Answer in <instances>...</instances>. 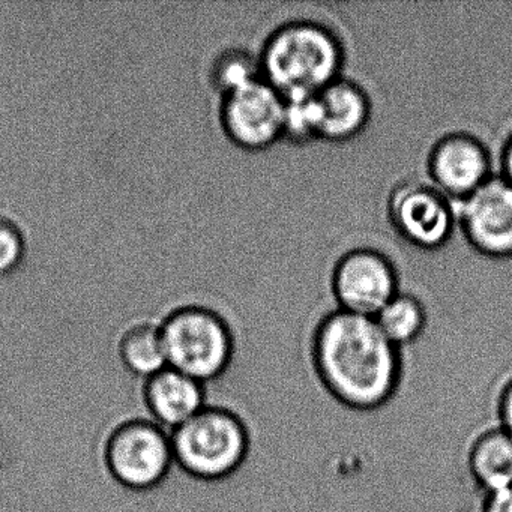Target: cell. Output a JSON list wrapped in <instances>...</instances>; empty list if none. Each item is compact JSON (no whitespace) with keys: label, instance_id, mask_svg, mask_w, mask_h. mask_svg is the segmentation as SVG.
<instances>
[{"label":"cell","instance_id":"1","mask_svg":"<svg viewBox=\"0 0 512 512\" xmlns=\"http://www.w3.org/2000/svg\"><path fill=\"white\" fill-rule=\"evenodd\" d=\"M308 358L326 394L356 412L382 409L403 382V350L371 317L341 310L323 314L311 329Z\"/></svg>","mask_w":512,"mask_h":512},{"label":"cell","instance_id":"2","mask_svg":"<svg viewBox=\"0 0 512 512\" xmlns=\"http://www.w3.org/2000/svg\"><path fill=\"white\" fill-rule=\"evenodd\" d=\"M260 73L284 101L317 97L343 77V44L319 20L292 13L266 38L260 49Z\"/></svg>","mask_w":512,"mask_h":512},{"label":"cell","instance_id":"3","mask_svg":"<svg viewBox=\"0 0 512 512\" xmlns=\"http://www.w3.org/2000/svg\"><path fill=\"white\" fill-rule=\"evenodd\" d=\"M175 464L194 481L215 485L235 476L253 446L250 425L238 410L209 403L170 431Z\"/></svg>","mask_w":512,"mask_h":512},{"label":"cell","instance_id":"4","mask_svg":"<svg viewBox=\"0 0 512 512\" xmlns=\"http://www.w3.org/2000/svg\"><path fill=\"white\" fill-rule=\"evenodd\" d=\"M167 365L206 386L227 376L238 350L235 328L211 305L184 304L161 319Z\"/></svg>","mask_w":512,"mask_h":512},{"label":"cell","instance_id":"5","mask_svg":"<svg viewBox=\"0 0 512 512\" xmlns=\"http://www.w3.org/2000/svg\"><path fill=\"white\" fill-rule=\"evenodd\" d=\"M104 463L113 481L131 491H148L175 467L170 431L149 419L119 425L107 440Z\"/></svg>","mask_w":512,"mask_h":512},{"label":"cell","instance_id":"6","mask_svg":"<svg viewBox=\"0 0 512 512\" xmlns=\"http://www.w3.org/2000/svg\"><path fill=\"white\" fill-rule=\"evenodd\" d=\"M386 215L394 232L421 250L443 247L458 226L455 203L418 179L394 182L386 199Z\"/></svg>","mask_w":512,"mask_h":512},{"label":"cell","instance_id":"7","mask_svg":"<svg viewBox=\"0 0 512 512\" xmlns=\"http://www.w3.org/2000/svg\"><path fill=\"white\" fill-rule=\"evenodd\" d=\"M284 107V98L260 79L220 98L218 127L236 148L263 151L283 139Z\"/></svg>","mask_w":512,"mask_h":512},{"label":"cell","instance_id":"8","mask_svg":"<svg viewBox=\"0 0 512 512\" xmlns=\"http://www.w3.org/2000/svg\"><path fill=\"white\" fill-rule=\"evenodd\" d=\"M331 286L337 310L371 319L400 292L397 269L371 248L344 253L335 263Z\"/></svg>","mask_w":512,"mask_h":512},{"label":"cell","instance_id":"9","mask_svg":"<svg viewBox=\"0 0 512 512\" xmlns=\"http://www.w3.org/2000/svg\"><path fill=\"white\" fill-rule=\"evenodd\" d=\"M455 212L464 238L479 254L512 259V185L502 176H493L455 203Z\"/></svg>","mask_w":512,"mask_h":512},{"label":"cell","instance_id":"10","mask_svg":"<svg viewBox=\"0 0 512 512\" xmlns=\"http://www.w3.org/2000/svg\"><path fill=\"white\" fill-rule=\"evenodd\" d=\"M497 175L493 151L479 137L451 133L437 140L428 157L431 187L457 203Z\"/></svg>","mask_w":512,"mask_h":512},{"label":"cell","instance_id":"11","mask_svg":"<svg viewBox=\"0 0 512 512\" xmlns=\"http://www.w3.org/2000/svg\"><path fill=\"white\" fill-rule=\"evenodd\" d=\"M208 401L205 383L170 367L145 382V403L149 415L169 431L197 415L208 406Z\"/></svg>","mask_w":512,"mask_h":512},{"label":"cell","instance_id":"12","mask_svg":"<svg viewBox=\"0 0 512 512\" xmlns=\"http://www.w3.org/2000/svg\"><path fill=\"white\" fill-rule=\"evenodd\" d=\"M320 107V140L343 143L367 128L373 113L371 100L361 85L340 77L317 95Z\"/></svg>","mask_w":512,"mask_h":512},{"label":"cell","instance_id":"13","mask_svg":"<svg viewBox=\"0 0 512 512\" xmlns=\"http://www.w3.org/2000/svg\"><path fill=\"white\" fill-rule=\"evenodd\" d=\"M466 467L482 494L512 487V436L497 425L476 433L467 445Z\"/></svg>","mask_w":512,"mask_h":512},{"label":"cell","instance_id":"14","mask_svg":"<svg viewBox=\"0 0 512 512\" xmlns=\"http://www.w3.org/2000/svg\"><path fill=\"white\" fill-rule=\"evenodd\" d=\"M160 322L146 317L131 320L116 335L119 362L136 379L148 380L169 367Z\"/></svg>","mask_w":512,"mask_h":512},{"label":"cell","instance_id":"15","mask_svg":"<svg viewBox=\"0 0 512 512\" xmlns=\"http://www.w3.org/2000/svg\"><path fill=\"white\" fill-rule=\"evenodd\" d=\"M385 337L400 350L418 343L430 325L427 308L416 296L398 292L376 317Z\"/></svg>","mask_w":512,"mask_h":512},{"label":"cell","instance_id":"16","mask_svg":"<svg viewBox=\"0 0 512 512\" xmlns=\"http://www.w3.org/2000/svg\"><path fill=\"white\" fill-rule=\"evenodd\" d=\"M259 55L260 49L235 46L223 49L215 56L208 79L218 97L232 94L262 79Z\"/></svg>","mask_w":512,"mask_h":512},{"label":"cell","instance_id":"17","mask_svg":"<svg viewBox=\"0 0 512 512\" xmlns=\"http://www.w3.org/2000/svg\"><path fill=\"white\" fill-rule=\"evenodd\" d=\"M283 139L299 146L320 140V107L317 97L286 101Z\"/></svg>","mask_w":512,"mask_h":512},{"label":"cell","instance_id":"18","mask_svg":"<svg viewBox=\"0 0 512 512\" xmlns=\"http://www.w3.org/2000/svg\"><path fill=\"white\" fill-rule=\"evenodd\" d=\"M26 251L28 242L22 227L0 215V277L16 272L25 260Z\"/></svg>","mask_w":512,"mask_h":512},{"label":"cell","instance_id":"19","mask_svg":"<svg viewBox=\"0 0 512 512\" xmlns=\"http://www.w3.org/2000/svg\"><path fill=\"white\" fill-rule=\"evenodd\" d=\"M497 427L512 436V376L499 388L496 397Z\"/></svg>","mask_w":512,"mask_h":512},{"label":"cell","instance_id":"20","mask_svg":"<svg viewBox=\"0 0 512 512\" xmlns=\"http://www.w3.org/2000/svg\"><path fill=\"white\" fill-rule=\"evenodd\" d=\"M479 512H512V487L482 494Z\"/></svg>","mask_w":512,"mask_h":512},{"label":"cell","instance_id":"21","mask_svg":"<svg viewBox=\"0 0 512 512\" xmlns=\"http://www.w3.org/2000/svg\"><path fill=\"white\" fill-rule=\"evenodd\" d=\"M497 175L512 185V131L503 140L497 158Z\"/></svg>","mask_w":512,"mask_h":512}]
</instances>
